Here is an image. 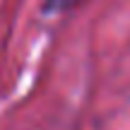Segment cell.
I'll use <instances>...</instances> for the list:
<instances>
[{
	"label": "cell",
	"instance_id": "cell-1",
	"mask_svg": "<svg viewBox=\"0 0 130 130\" xmlns=\"http://www.w3.org/2000/svg\"><path fill=\"white\" fill-rule=\"evenodd\" d=\"M84 0H43L41 3V14L46 17H60V14H68L72 10H77Z\"/></svg>",
	"mask_w": 130,
	"mask_h": 130
}]
</instances>
